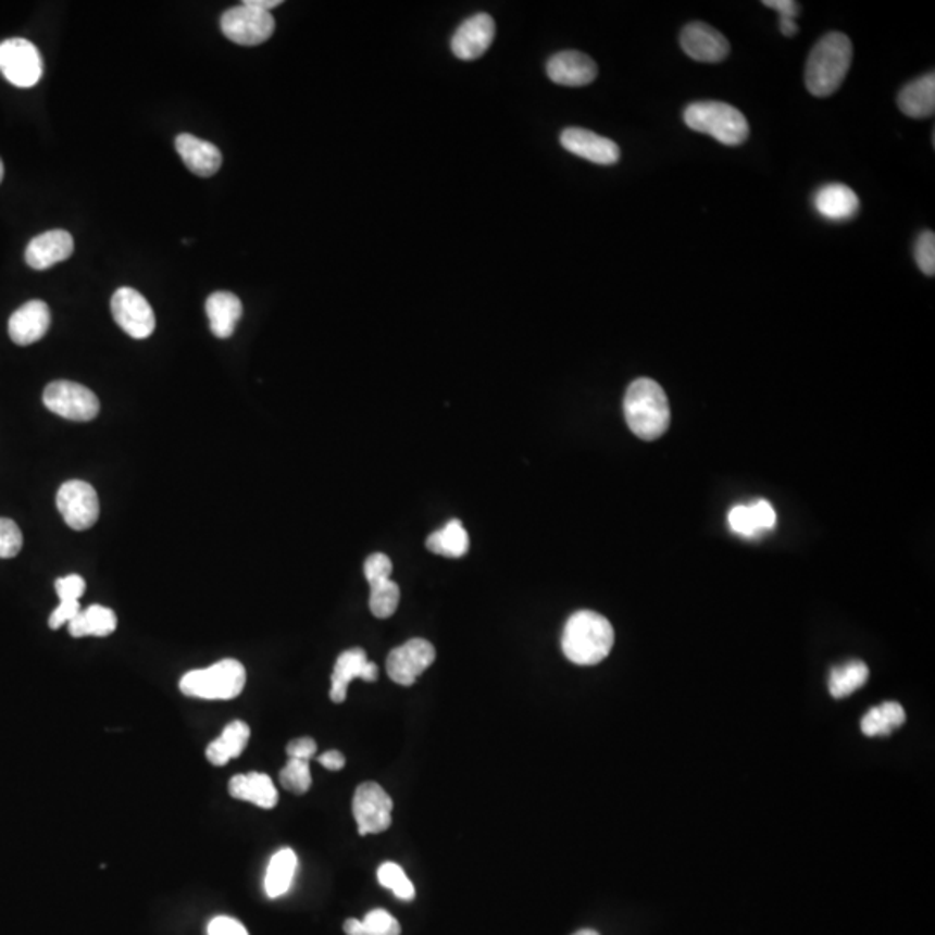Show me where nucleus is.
<instances>
[{
  "label": "nucleus",
  "instance_id": "nucleus-35",
  "mask_svg": "<svg viewBox=\"0 0 935 935\" xmlns=\"http://www.w3.org/2000/svg\"><path fill=\"white\" fill-rule=\"evenodd\" d=\"M362 923L366 935H400V923L385 910L370 911Z\"/></svg>",
  "mask_w": 935,
  "mask_h": 935
},
{
  "label": "nucleus",
  "instance_id": "nucleus-39",
  "mask_svg": "<svg viewBox=\"0 0 935 935\" xmlns=\"http://www.w3.org/2000/svg\"><path fill=\"white\" fill-rule=\"evenodd\" d=\"M727 522H730L732 531L736 532V534H740V536L750 537L753 536V534H757L756 523H753L750 508L745 507V504L733 508V510L730 511V514H727Z\"/></svg>",
  "mask_w": 935,
  "mask_h": 935
},
{
  "label": "nucleus",
  "instance_id": "nucleus-12",
  "mask_svg": "<svg viewBox=\"0 0 935 935\" xmlns=\"http://www.w3.org/2000/svg\"><path fill=\"white\" fill-rule=\"evenodd\" d=\"M435 648L426 639H409L402 647L388 654L387 672L390 680L400 686H411L434 663Z\"/></svg>",
  "mask_w": 935,
  "mask_h": 935
},
{
  "label": "nucleus",
  "instance_id": "nucleus-48",
  "mask_svg": "<svg viewBox=\"0 0 935 935\" xmlns=\"http://www.w3.org/2000/svg\"><path fill=\"white\" fill-rule=\"evenodd\" d=\"M780 30L785 37H794L799 32V26L794 20H780Z\"/></svg>",
  "mask_w": 935,
  "mask_h": 935
},
{
  "label": "nucleus",
  "instance_id": "nucleus-46",
  "mask_svg": "<svg viewBox=\"0 0 935 935\" xmlns=\"http://www.w3.org/2000/svg\"><path fill=\"white\" fill-rule=\"evenodd\" d=\"M242 4L248 5V8L260 9V11H267L271 13V9L279 8L283 2L280 0H245Z\"/></svg>",
  "mask_w": 935,
  "mask_h": 935
},
{
  "label": "nucleus",
  "instance_id": "nucleus-10",
  "mask_svg": "<svg viewBox=\"0 0 935 935\" xmlns=\"http://www.w3.org/2000/svg\"><path fill=\"white\" fill-rule=\"evenodd\" d=\"M111 314L115 323L136 340H146L157 327L154 312L148 300L137 289L127 286L116 289L111 298Z\"/></svg>",
  "mask_w": 935,
  "mask_h": 935
},
{
  "label": "nucleus",
  "instance_id": "nucleus-41",
  "mask_svg": "<svg viewBox=\"0 0 935 935\" xmlns=\"http://www.w3.org/2000/svg\"><path fill=\"white\" fill-rule=\"evenodd\" d=\"M80 612V601H60V607L55 608L49 616V627L60 629L64 624H70Z\"/></svg>",
  "mask_w": 935,
  "mask_h": 935
},
{
  "label": "nucleus",
  "instance_id": "nucleus-4",
  "mask_svg": "<svg viewBox=\"0 0 935 935\" xmlns=\"http://www.w3.org/2000/svg\"><path fill=\"white\" fill-rule=\"evenodd\" d=\"M685 124L695 133L714 137L721 145L740 146L750 127L740 110L721 101H700L685 110Z\"/></svg>",
  "mask_w": 935,
  "mask_h": 935
},
{
  "label": "nucleus",
  "instance_id": "nucleus-31",
  "mask_svg": "<svg viewBox=\"0 0 935 935\" xmlns=\"http://www.w3.org/2000/svg\"><path fill=\"white\" fill-rule=\"evenodd\" d=\"M371 587L370 610L378 619H388L396 613L400 601V589L391 578Z\"/></svg>",
  "mask_w": 935,
  "mask_h": 935
},
{
  "label": "nucleus",
  "instance_id": "nucleus-50",
  "mask_svg": "<svg viewBox=\"0 0 935 935\" xmlns=\"http://www.w3.org/2000/svg\"><path fill=\"white\" fill-rule=\"evenodd\" d=\"M2 179H4V163L0 160V183H2Z\"/></svg>",
  "mask_w": 935,
  "mask_h": 935
},
{
  "label": "nucleus",
  "instance_id": "nucleus-6",
  "mask_svg": "<svg viewBox=\"0 0 935 935\" xmlns=\"http://www.w3.org/2000/svg\"><path fill=\"white\" fill-rule=\"evenodd\" d=\"M43 406L51 413L78 423H86L99 414V399L96 394L80 383L66 379L47 385L43 390Z\"/></svg>",
  "mask_w": 935,
  "mask_h": 935
},
{
  "label": "nucleus",
  "instance_id": "nucleus-13",
  "mask_svg": "<svg viewBox=\"0 0 935 935\" xmlns=\"http://www.w3.org/2000/svg\"><path fill=\"white\" fill-rule=\"evenodd\" d=\"M680 42L683 51L691 60L700 63H721L730 54V42L726 37L701 22L686 25L681 32Z\"/></svg>",
  "mask_w": 935,
  "mask_h": 935
},
{
  "label": "nucleus",
  "instance_id": "nucleus-1",
  "mask_svg": "<svg viewBox=\"0 0 935 935\" xmlns=\"http://www.w3.org/2000/svg\"><path fill=\"white\" fill-rule=\"evenodd\" d=\"M613 641L615 633L608 619L591 610H581L566 621L561 648L570 662L596 665L610 654Z\"/></svg>",
  "mask_w": 935,
  "mask_h": 935
},
{
  "label": "nucleus",
  "instance_id": "nucleus-14",
  "mask_svg": "<svg viewBox=\"0 0 935 935\" xmlns=\"http://www.w3.org/2000/svg\"><path fill=\"white\" fill-rule=\"evenodd\" d=\"M378 665L367 660L366 651L362 648H350L336 660L332 674L329 697L335 703H344L347 700V689L353 680L374 683L378 680Z\"/></svg>",
  "mask_w": 935,
  "mask_h": 935
},
{
  "label": "nucleus",
  "instance_id": "nucleus-36",
  "mask_svg": "<svg viewBox=\"0 0 935 935\" xmlns=\"http://www.w3.org/2000/svg\"><path fill=\"white\" fill-rule=\"evenodd\" d=\"M914 259L917 264L922 269L925 276H934L935 274V234L932 230H925L920 234L919 241L914 245Z\"/></svg>",
  "mask_w": 935,
  "mask_h": 935
},
{
  "label": "nucleus",
  "instance_id": "nucleus-15",
  "mask_svg": "<svg viewBox=\"0 0 935 935\" xmlns=\"http://www.w3.org/2000/svg\"><path fill=\"white\" fill-rule=\"evenodd\" d=\"M560 142L570 153L598 165H613L621 160L616 142L586 128H566L561 133Z\"/></svg>",
  "mask_w": 935,
  "mask_h": 935
},
{
  "label": "nucleus",
  "instance_id": "nucleus-3",
  "mask_svg": "<svg viewBox=\"0 0 935 935\" xmlns=\"http://www.w3.org/2000/svg\"><path fill=\"white\" fill-rule=\"evenodd\" d=\"M852 61V43L840 32L826 34L818 40L806 66V86L816 98H826L840 89Z\"/></svg>",
  "mask_w": 935,
  "mask_h": 935
},
{
  "label": "nucleus",
  "instance_id": "nucleus-5",
  "mask_svg": "<svg viewBox=\"0 0 935 935\" xmlns=\"http://www.w3.org/2000/svg\"><path fill=\"white\" fill-rule=\"evenodd\" d=\"M247 685V671L238 660L226 659L207 669L187 672L179 688L186 697L201 700H230L241 695Z\"/></svg>",
  "mask_w": 935,
  "mask_h": 935
},
{
  "label": "nucleus",
  "instance_id": "nucleus-29",
  "mask_svg": "<svg viewBox=\"0 0 935 935\" xmlns=\"http://www.w3.org/2000/svg\"><path fill=\"white\" fill-rule=\"evenodd\" d=\"M906 712L896 701H885L881 707L870 709L861 721V730L867 736H887L896 727L902 726Z\"/></svg>",
  "mask_w": 935,
  "mask_h": 935
},
{
  "label": "nucleus",
  "instance_id": "nucleus-23",
  "mask_svg": "<svg viewBox=\"0 0 935 935\" xmlns=\"http://www.w3.org/2000/svg\"><path fill=\"white\" fill-rule=\"evenodd\" d=\"M229 794L234 799L255 803L262 809L276 808L279 799L273 780L264 773L236 774L229 782Z\"/></svg>",
  "mask_w": 935,
  "mask_h": 935
},
{
  "label": "nucleus",
  "instance_id": "nucleus-2",
  "mask_svg": "<svg viewBox=\"0 0 935 935\" xmlns=\"http://www.w3.org/2000/svg\"><path fill=\"white\" fill-rule=\"evenodd\" d=\"M624 416L631 432L641 440H657L671 425V406L659 383L639 378L624 397Z\"/></svg>",
  "mask_w": 935,
  "mask_h": 935
},
{
  "label": "nucleus",
  "instance_id": "nucleus-30",
  "mask_svg": "<svg viewBox=\"0 0 935 935\" xmlns=\"http://www.w3.org/2000/svg\"><path fill=\"white\" fill-rule=\"evenodd\" d=\"M870 677V669L861 660L844 663L830 672V694L834 698H846L855 694L856 689L863 688Z\"/></svg>",
  "mask_w": 935,
  "mask_h": 935
},
{
  "label": "nucleus",
  "instance_id": "nucleus-9",
  "mask_svg": "<svg viewBox=\"0 0 935 935\" xmlns=\"http://www.w3.org/2000/svg\"><path fill=\"white\" fill-rule=\"evenodd\" d=\"M390 795L378 783L367 782L359 785L353 794L352 811L358 821L359 835L382 834L391 825Z\"/></svg>",
  "mask_w": 935,
  "mask_h": 935
},
{
  "label": "nucleus",
  "instance_id": "nucleus-37",
  "mask_svg": "<svg viewBox=\"0 0 935 935\" xmlns=\"http://www.w3.org/2000/svg\"><path fill=\"white\" fill-rule=\"evenodd\" d=\"M364 575L370 586L388 581L391 575V560L387 554L374 553L364 563Z\"/></svg>",
  "mask_w": 935,
  "mask_h": 935
},
{
  "label": "nucleus",
  "instance_id": "nucleus-47",
  "mask_svg": "<svg viewBox=\"0 0 935 935\" xmlns=\"http://www.w3.org/2000/svg\"><path fill=\"white\" fill-rule=\"evenodd\" d=\"M344 931L347 935H366V931H364V923L362 920L358 919H349L344 923Z\"/></svg>",
  "mask_w": 935,
  "mask_h": 935
},
{
  "label": "nucleus",
  "instance_id": "nucleus-45",
  "mask_svg": "<svg viewBox=\"0 0 935 935\" xmlns=\"http://www.w3.org/2000/svg\"><path fill=\"white\" fill-rule=\"evenodd\" d=\"M321 765H324L326 770L329 771H340L345 768V756L338 750H329V752H324L323 756H320Z\"/></svg>",
  "mask_w": 935,
  "mask_h": 935
},
{
  "label": "nucleus",
  "instance_id": "nucleus-43",
  "mask_svg": "<svg viewBox=\"0 0 935 935\" xmlns=\"http://www.w3.org/2000/svg\"><path fill=\"white\" fill-rule=\"evenodd\" d=\"M209 935H248V932L238 920L217 917L210 922Z\"/></svg>",
  "mask_w": 935,
  "mask_h": 935
},
{
  "label": "nucleus",
  "instance_id": "nucleus-38",
  "mask_svg": "<svg viewBox=\"0 0 935 935\" xmlns=\"http://www.w3.org/2000/svg\"><path fill=\"white\" fill-rule=\"evenodd\" d=\"M55 593L60 596V601H78L86 593V581L77 574L58 578Z\"/></svg>",
  "mask_w": 935,
  "mask_h": 935
},
{
  "label": "nucleus",
  "instance_id": "nucleus-25",
  "mask_svg": "<svg viewBox=\"0 0 935 935\" xmlns=\"http://www.w3.org/2000/svg\"><path fill=\"white\" fill-rule=\"evenodd\" d=\"M250 726L242 721H233L224 727L217 740L207 747V759L213 765H226L236 757L241 756L250 741Z\"/></svg>",
  "mask_w": 935,
  "mask_h": 935
},
{
  "label": "nucleus",
  "instance_id": "nucleus-11",
  "mask_svg": "<svg viewBox=\"0 0 935 935\" xmlns=\"http://www.w3.org/2000/svg\"><path fill=\"white\" fill-rule=\"evenodd\" d=\"M55 504L64 522L73 531H87L98 522V493L87 482L70 481L61 485Z\"/></svg>",
  "mask_w": 935,
  "mask_h": 935
},
{
  "label": "nucleus",
  "instance_id": "nucleus-22",
  "mask_svg": "<svg viewBox=\"0 0 935 935\" xmlns=\"http://www.w3.org/2000/svg\"><path fill=\"white\" fill-rule=\"evenodd\" d=\"M204 311L209 315L210 329L213 335L226 340L233 336L242 315V303L238 297L229 291H217L207 298Z\"/></svg>",
  "mask_w": 935,
  "mask_h": 935
},
{
  "label": "nucleus",
  "instance_id": "nucleus-7",
  "mask_svg": "<svg viewBox=\"0 0 935 935\" xmlns=\"http://www.w3.org/2000/svg\"><path fill=\"white\" fill-rule=\"evenodd\" d=\"M42 72L39 49L30 40L9 39L0 43V73L13 86L30 89L39 84Z\"/></svg>",
  "mask_w": 935,
  "mask_h": 935
},
{
  "label": "nucleus",
  "instance_id": "nucleus-42",
  "mask_svg": "<svg viewBox=\"0 0 935 935\" xmlns=\"http://www.w3.org/2000/svg\"><path fill=\"white\" fill-rule=\"evenodd\" d=\"M315 750H317V744L307 736L289 741L288 747H286L289 759H300V761H311L312 757L315 756Z\"/></svg>",
  "mask_w": 935,
  "mask_h": 935
},
{
  "label": "nucleus",
  "instance_id": "nucleus-28",
  "mask_svg": "<svg viewBox=\"0 0 935 935\" xmlns=\"http://www.w3.org/2000/svg\"><path fill=\"white\" fill-rule=\"evenodd\" d=\"M426 548L432 553L440 554V557L461 558L467 553L470 537H467V532L464 531L460 520H451L446 527L434 532L426 539Z\"/></svg>",
  "mask_w": 935,
  "mask_h": 935
},
{
  "label": "nucleus",
  "instance_id": "nucleus-24",
  "mask_svg": "<svg viewBox=\"0 0 935 935\" xmlns=\"http://www.w3.org/2000/svg\"><path fill=\"white\" fill-rule=\"evenodd\" d=\"M897 107L910 119H928L935 111V75L928 73L902 87Z\"/></svg>",
  "mask_w": 935,
  "mask_h": 935
},
{
  "label": "nucleus",
  "instance_id": "nucleus-20",
  "mask_svg": "<svg viewBox=\"0 0 935 935\" xmlns=\"http://www.w3.org/2000/svg\"><path fill=\"white\" fill-rule=\"evenodd\" d=\"M175 149L184 165L198 177H212L222 165V153L217 146L192 134H180L175 139Z\"/></svg>",
  "mask_w": 935,
  "mask_h": 935
},
{
  "label": "nucleus",
  "instance_id": "nucleus-33",
  "mask_svg": "<svg viewBox=\"0 0 935 935\" xmlns=\"http://www.w3.org/2000/svg\"><path fill=\"white\" fill-rule=\"evenodd\" d=\"M378 881L383 887L390 888L402 901H411L416 896L413 882L409 881L404 870L396 863H385L379 867Z\"/></svg>",
  "mask_w": 935,
  "mask_h": 935
},
{
  "label": "nucleus",
  "instance_id": "nucleus-27",
  "mask_svg": "<svg viewBox=\"0 0 935 935\" xmlns=\"http://www.w3.org/2000/svg\"><path fill=\"white\" fill-rule=\"evenodd\" d=\"M298 858L291 849H280L273 856L265 873V894L271 899L285 896L294 884Z\"/></svg>",
  "mask_w": 935,
  "mask_h": 935
},
{
  "label": "nucleus",
  "instance_id": "nucleus-18",
  "mask_svg": "<svg viewBox=\"0 0 935 935\" xmlns=\"http://www.w3.org/2000/svg\"><path fill=\"white\" fill-rule=\"evenodd\" d=\"M51 326V311L42 300H30L20 307L9 320V336L16 345L35 344L42 340Z\"/></svg>",
  "mask_w": 935,
  "mask_h": 935
},
{
  "label": "nucleus",
  "instance_id": "nucleus-44",
  "mask_svg": "<svg viewBox=\"0 0 935 935\" xmlns=\"http://www.w3.org/2000/svg\"><path fill=\"white\" fill-rule=\"evenodd\" d=\"M765 8L774 9L780 14V20H794L799 16L800 5L794 0H765Z\"/></svg>",
  "mask_w": 935,
  "mask_h": 935
},
{
  "label": "nucleus",
  "instance_id": "nucleus-32",
  "mask_svg": "<svg viewBox=\"0 0 935 935\" xmlns=\"http://www.w3.org/2000/svg\"><path fill=\"white\" fill-rule=\"evenodd\" d=\"M279 782L283 788L291 794L303 795L312 785L311 765L309 761L289 759L288 764L280 770Z\"/></svg>",
  "mask_w": 935,
  "mask_h": 935
},
{
  "label": "nucleus",
  "instance_id": "nucleus-40",
  "mask_svg": "<svg viewBox=\"0 0 935 935\" xmlns=\"http://www.w3.org/2000/svg\"><path fill=\"white\" fill-rule=\"evenodd\" d=\"M750 513H752L753 523H756L757 532L770 531L776 525V511L771 507L770 501L759 499V501L750 504Z\"/></svg>",
  "mask_w": 935,
  "mask_h": 935
},
{
  "label": "nucleus",
  "instance_id": "nucleus-16",
  "mask_svg": "<svg viewBox=\"0 0 935 935\" xmlns=\"http://www.w3.org/2000/svg\"><path fill=\"white\" fill-rule=\"evenodd\" d=\"M496 37V23L489 14L470 17L452 37V52L461 61H475L487 52Z\"/></svg>",
  "mask_w": 935,
  "mask_h": 935
},
{
  "label": "nucleus",
  "instance_id": "nucleus-8",
  "mask_svg": "<svg viewBox=\"0 0 935 935\" xmlns=\"http://www.w3.org/2000/svg\"><path fill=\"white\" fill-rule=\"evenodd\" d=\"M221 28L230 42L253 47L273 37L276 22L267 11L241 4L222 14Z\"/></svg>",
  "mask_w": 935,
  "mask_h": 935
},
{
  "label": "nucleus",
  "instance_id": "nucleus-19",
  "mask_svg": "<svg viewBox=\"0 0 935 935\" xmlns=\"http://www.w3.org/2000/svg\"><path fill=\"white\" fill-rule=\"evenodd\" d=\"M548 77L558 86H589L598 77V66L583 52H558L548 61Z\"/></svg>",
  "mask_w": 935,
  "mask_h": 935
},
{
  "label": "nucleus",
  "instance_id": "nucleus-49",
  "mask_svg": "<svg viewBox=\"0 0 935 935\" xmlns=\"http://www.w3.org/2000/svg\"><path fill=\"white\" fill-rule=\"evenodd\" d=\"M574 935H600L596 931H591V928H583V931L575 932Z\"/></svg>",
  "mask_w": 935,
  "mask_h": 935
},
{
  "label": "nucleus",
  "instance_id": "nucleus-34",
  "mask_svg": "<svg viewBox=\"0 0 935 935\" xmlns=\"http://www.w3.org/2000/svg\"><path fill=\"white\" fill-rule=\"evenodd\" d=\"M23 548V534L16 522L0 519V558H14Z\"/></svg>",
  "mask_w": 935,
  "mask_h": 935
},
{
  "label": "nucleus",
  "instance_id": "nucleus-21",
  "mask_svg": "<svg viewBox=\"0 0 935 935\" xmlns=\"http://www.w3.org/2000/svg\"><path fill=\"white\" fill-rule=\"evenodd\" d=\"M814 209L828 221H847L858 213L859 198L846 184H828L814 196Z\"/></svg>",
  "mask_w": 935,
  "mask_h": 935
},
{
  "label": "nucleus",
  "instance_id": "nucleus-17",
  "mask_svg": "<svg viewBox=\"0 0 935 935\" xmlns=\"http://www.w3.org/2000/svg\"><path fill=\"white\" fill-rule=\"evenodd\" d=\"M73 250H75V241L68 230H47L28 242L25 251L26 264L35 271H46L52 265L68 260L73 255Z\"/></svg>",
  "mask_w": 935,
  "mask_h": 935
},
{
  "label": "nucleus",
  "instance_id": "nucleus-26",
  "mask_svg": "<svg viewBox=\"0 0 935 935\" xmlns=\"http://www.w3.org/2000/svg\"><path fill=\"white\" fill-rule=\"evenodd\" d=\"M116 615L110 608L101 607V604H92V607L82 610L75 619L68 624L70 634L73 638H86V636H98L104 638L115 633Z\"/></svg>",
  "mask_w": 935,
  "mask_h": 935
}]
</instances>
